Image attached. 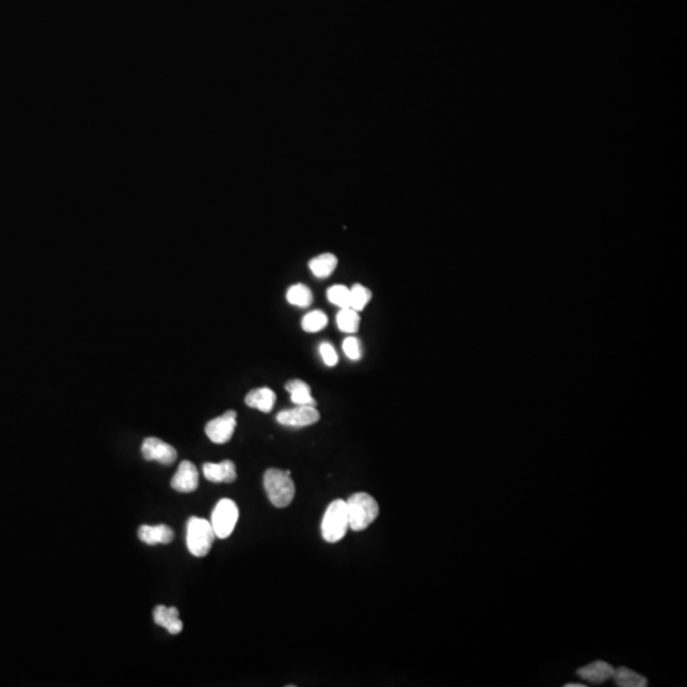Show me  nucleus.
Returning a JSON list of instances; mask_svg holds the SVG:
<instances>
[{"label":"nucleus","instance_id":"393cba45","mask_svg":"<svg viewBox=\"0 0 687 687\" xmlns=\"http://www.w3.org/2000/svg\"><path fill=\"white\" fill-rule=\"evenodd\" d=\"M565 687H584L582 684H566Z\"/></svg>","mask_w":687,"mask_h":687},{"label":"nucleus","instance_id":"f8f14e48","mask_svg":"<svg viewBox=\"0 0 687 687\" xmlns=\"http://www.w3.org/2000/svg\"><path fill=\"white\" fill-rule=\"evenodd\" d=\"M154 623L164 628L171 634H180L182 631V621L178 617L176 607L157 606L153 611Z\"/></svg>","mask_w":687,"mask_h":687},{"label":"nucleus","instance_id":"4be33fe9","mask_svg":"<svg viewBox=\"0 0 687 687\" xmlns=\"http://www.w3.org/2000/svg\"><path fill=\"white\" fill-rule=\"evenodd\" d=\"M327 298L340 309L350 307V289L345 285H333L329 288Z\"/></svg>","mask_w":687,"mask_h":687},{"label":"nucleus","instance_id":"f257e3e1","mask_svg":"<svg viewBox=\"0 0 687 687\" xmlns=\"http://www.w3.org/2000/svg\"><path fill=\"white\" fill-rule=\"evenodd\" d=\"M264 486L269 501L276 508H285L291 504L296 495V486L291 480V471L269 469L264 476Z\"/></svg>","mask_w":687,"mask_h":687},{"label":"nucleus","instance_id":"7ed1b4c3","mask_svg":"<svg viewBox=\"0 0 687 687\" xmlns=\"http://www.w3.org/2000/svg\"><path fill=\"white\" fill-rule=\"evenodd\" d=\"M348 530L349 514L347 501L336 499L329 505L322 518V525H321L322 537L326 541L333 543L340 541L347 534Z\"/></svg>","mask_w":687,"mask_h":687},{"label":"nucleus","instance_id":"39448f33","mask_svg":"<svg viewBox=\"0 0 687 687\" xmlns=\"http://www.w3.org/2000/svg\"><path fill=\"white\" fill-rule=\"evenodd\" d=\"M240 517L238 507L232 499H220L211 513V525L214 534L224 540L235 531L237 521Z\"/></svg>","mask_w":687,"mask_h":687},{"label":"nucleus","instance_id":"aec40b11","mask_svg":"<svg viewBox=\"0 0 687 687\" xmlns=\"http://www.w3.org/2000/svg\"><path fill=\"white\" fill-rule=\"evenodd\" d=\"M371 298H372V291L362 284H356L350 289V308H353L356 312H360L367 307Z\"/></svg>","mask_w":687,"mask_h":687},{"label":"nucleus","instance_id":"f3484780","mask_svg":"<svg viewBox=\"0 0 687 687\" xmlns=\"http://www.w3.org/2000/svg\"><path fill=\"white\" fill-rule=\"evenodd\" d=\"M616 686L620 687H646L648 685V679L639 675L635 671H631L626 667H620L615 670L614 676Z\"/></svg>","mask_w":687,"mask_h":687},{"label":"nucleus","instance_id":"0eeeda50","mask_svg":"<svg viewBox=\"0 0 687 687\" xmlns=\"http://www.w3.org/2000/svg\"><path fill=\"white\" fill-rule=\"evenodd\" d=\"M279 424L291 428H303L320 420V412L315 406H297L294 409L284 410L276 415Z\"/></svg>","mask_w":687,"mask_h":687},{"label":"nucleus","instance_id":"4468645a","mask_svg":"<svg viewBox=\"0 0 687 687\" xmlns=\"http://www.w3.org/2000/svg\"><path fill=\"white\" fill-rule=\"evenodd\" d=\"M276 395L274 391L269 387L256 388L252 389L244 398V403L252 409H258L260 412H270L274 409Z\"/></svg>","mask_w":687,"mask_h":687},{"label":"nucleus","instance_id":"a211bd4d","mask_svg":"<svg viewBox=\"0 0 687 687\" xmlns=\"http://www.w3.org/2000/svg\"><path fill=\"white\" fill-rule=\"evenodd\" d=\"M287 300L293 306L306 308L311 306V303L313 300V294L304 284H296V285H291L287 291Z\"/></svg>","mask_w":687,"mask_h":687},{"label":"nucleus","instance_id":"20e7f679","mask_svg":"<svg viewBox=\"0 0 687 687\" xmlns=\"http://www.w3.org/2000/svg\"><path fill=\"white\" fill-rule=\"evenodd\" d=\"M215 534L211 521L204 518L191 517L187 522L186 543L188 551L196 557L202 558L211 551Z\"/></svg>","mask_w":687,"mask_h":687},{"label":"nucleus","instance_id":"2eb2a0df","mask_svg":"<svg viewBox=\"0 0 687 687\" xmlns=\"http://www.w3.org/2000/svg\"><path fill=\"white\" fill-rule=\"evenodd\" d=\"M285 389L291 394V400L297 406H315L316 400L311 395V387L306 382L300 380H288Z\"/></svg>","mask_w":687,"mask_h":687},{"label":"nucleus","instance_id":"f03ea898","mask_svg":"<svg viewBox=\"0 0 687 687\" xmlns=\"http://www.w3.org/2000/svg\"><path fill=\"white\" fill-rule=\"evenodd\" d=\"M349 514V528L363 531L376 521L380 514V507L376 499L367 493H356L347 501Z\"/></svg>","mask_w":687,"mask_h":687},{"label":"nucleus","instance_id":"6e6552de","mask_svg":"<svg viewBox=\"0 0 687 687\" xmlns=\"http://www.w3.org/2000/svg\"><path fill=\"white\" fill-rule=\"evenodd\" d=\"M142 454L146 461L159 462L166 466H170L177 458V452L172 445L155 437L144 439L142 445Z\"/></svg>","mask_w":687,"mask_h":687},{"label":"nucleus","instance_id":"dca6fc26","mask_svg":"<svg viewBox=\"0 0 687 687\" xmlns=\"http://www.w3.org/2000/svg\"><path fill=\"white\" fill-rule=\"evenodd\" d=\"M338 267V258L332 253H322L309 261V269L312 274L318 279L329 278Z\"/></svg>","mask_w":687,"mask_h":687},{"label":"nucleus","instance_id":"9d476101","mask_svg":"<svg viewBox=\"0 0 687 687\" xmlns=\"http://www.w3.org/2000/svg\"><path fill=\"white\" fill-rule=\"evenodd\" d=\"M614 672L615 668L611 664L603 662V661H594V662L590 663L582 668H579L577 671V675L584 681L599 685V684L606 682L607 679H612Z\"/></svg>","mask_w":687,"mask_h":687},{"label":"nucleus","instance_id":"5701e85b","mask_svg":"<svg viewBox=\"0 0 687 687\" xmlns=\"http://www.w3.org/2000/svg\"><path fill=\"white\" fill-rule=\"evenodd\" d=\"M342 350H344L345 356L351 360H359L363 356L360 341L356 339V336H348L342 341Z\"/></svg>","mask_w":687,"mask_h":687},{"label":"nucleus","instance_id":"9b49d317","mask_svg":"<svg viewBox=\"0 0 687 687\" xmlns=\"http://www.w3.org/2000/svg\"><path fill=\"white\" fill-rule=\"evenodd\" d=\"M202 472L211 483H233L237 477L235 463L228 460L219 463H205Z\"/></svg>","mask_w":687,"mask_h":687},{"label":"nucleus","instance_id":"1a4fd4ad","mask_svg":"<svg viewBox=\"0 0 687 687\" xmlns=\"http://www.w3.org/2000/svg\"><path fill=\"white\" fill-rule=\"evenodd\" d=\"M171 486L180 493H191L199 486V472L193 462L182 461L171 480Z\"/></svg>","mask_w":687,"mask_h":687},{"label":"nucleus","instance_id":"6ab92c4d","mask_svg":"<svg viewBox=\"0 0 687 687\" xmlns=\"http://www.w3.org/2000/svg\"><path fill=\"white\" fill-rule=\"evenodd\" d=\"M336 322L340 331L356 333L359 330L360 317L353 308H341L336 316Z\"/></svg>","mask_w":687,"mask_h":687},{"label":"nucleus","instance_id":"ddd939ff","mask_svg":"<svg viewBox=\"0 0 687 687\" xmlns=\"http://www.w3.org/2000/svg\"><path fill=\"white\" fill-rule=\"evenodd\" d=\"M137 534L139 539L146 545L170 543L173 540V531L166 525H140Z\"/></svg>","mask_w":687,"mask_h":687},{"label":"nucleus","instance_id":"b1692460","mask_svg":"<svg viewBox=\"0 0 687 687\" xmlns=\"http://www.w3.org/2000/svg\"><path fill=\"white\" fill-rule=\"evenodd\" d=\"M320 354H321V358H322V360L326 363V365L335 367L338 364L339 356H338V353H336V350L332 347L331 344L322 342L320 345Z\"/></svg>","mask_w":687,"mask_h":687},{"label":"nucleus","instance_id":"423d86ee","mask_svg":"<svg viewBox=\"0 0 687 687\" xmlns=\"http://www.w3.org/2000/svg\"><path fill=\"white\" fill-rule=\"evenodd\" d=\"M235 425H237V412L229 410L209 421L205 427V433L213 443L224 445L231 441L235 433Z\"/></svg>","mask_w":687,"mask_h":687},{"label":"nucleus","instance_id":"412c9836","mask_svg":"<svg viewBox=\"0 0 687 687\" xmlns=\"http://www.w3.org/2000/svg\"><path fill=\"white\" fill-rule=\"evenodd\" d=\"M329 318L322 311H312L303 317L302 320V329L306 332L321 331L327 326Z\"/></svg>","mask_w":687,"mask_h":687}]
</instances>
